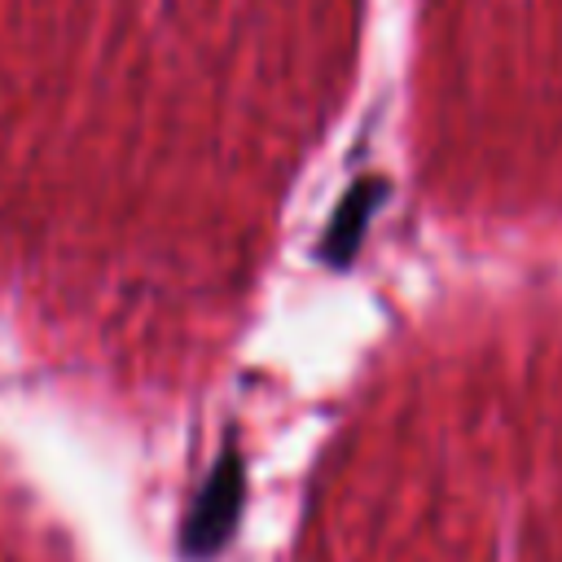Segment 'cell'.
<instances>
[{"mask_svg": "<svg viewBox=\"0 0 562 562\" xmlns=\"http://www.w3.org/2000/svg\"><path fill=\"white\" fill-rule=\"evenodd\" d=\"M241 492H246L241 457H237V448H224V457L206 474L202 492L193 496V509H189V522H184V553L211 558L228 540V531L237 522V509H241Z\"/></svg>", "mask_w": 562, "mask_h": 562, "instance_id": "obj_1", "label": "cell"}, {"mask_svg": "<svg viewBox=\"0 0 562 562\" xmlns=\"http://www.w3.org/2000/svg\"><path fill=\"white\" fill-rule=\"evenodd\" d=\"M386 198V184L382 180H360L347 198H342V206L334 211V220H329V233L321 237V255L329 259V263H347L351 255H356V246H360V237H364V228H369V220H373V206Z\"/></svg>", "mask_w": 562, "mask_h": 562, "instance_id": "obj_2", "label": "cell"}]
</instances>
